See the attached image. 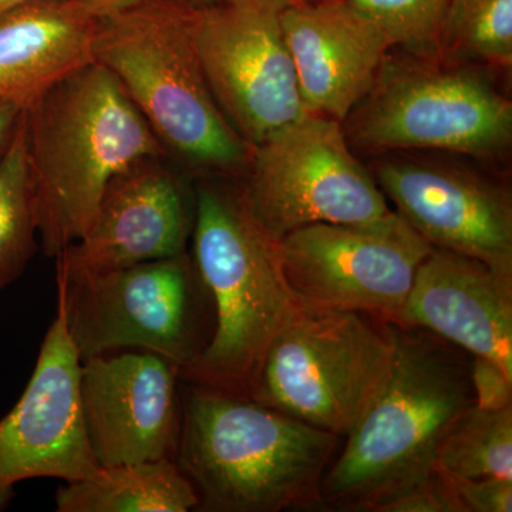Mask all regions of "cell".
Instances as JSON below:
<instances>
[{
	"instance_id": "cell-2",
	"label": "cell",
	"mask_w": 512,
	"mask_h": 512,
	"mask_svg": "<svg viewBox=\"0 0 512 512\" xmlns=\"http://www.w3.org/2000/svg\"><path fill=\"white\" fill-rule=\"evenodd\" d=\"M40 245L50 258L86 235L114 177L167 151L101 64L52 84L25 109Z\"/></svg>"
},
{
	"instance_id": "cell-21",
	"label": "cell",
	"mask_w": 512,
	"mask_h": 512,
	"mask_svg": "<svg viewBox=\"0 0 512 512\" xmlns=\"http://www.w3.org/2000/svg\"><path fill=\"white\" fill-rule=\"evenodd\" d=\"M37 235L23 113L8 153L0 161V293L28 268L39 248Z\"/></svg>"
},
{
	"instance_id": "cell-11",
	"label": "cell",
	"mask_w": 512,
	"mask_h": 512,
	"mask_svg": "<svg viewBox=\"0 0 512 512\" xmlns=\"http://www.w3.org/2000/svg\"><path fill=\"white\" fill-rule=\"evenodd\" d=\"M291 0H232L188 6L202 73L225 119L251 147L308 114L286 45L282 12Z\"/></svg>"
},
{
	"instance_id": "cell-25",
	"label": "cell",
	"mask_w": 512,
	"mask_h": 512,
	"mask_svg": "<svg viewBox=\"0 0 512 512\" xmlns=\"http://www.w3.org/2000/svg\"><path fill=\"white\" fill-rule=\"evenodd\" d=\"M446 476L453 485L464 512L512 511V480L507 478L473 480V478L454 477L450 474Z\"/></svg>"
},
{
	"instance_id": "cell-20",
	"label": "cell",
	"mask_w": 512,
	"mask_h": 512,
	"mask_svg": "<svg viewBox=\"0 0 512 512\" xmlns=\"http://www.w3.org/2000/svg\"><path fill=\"white\" fill-rule=\"evenodd\" d=\"M436 468L454 477L512 480V406L468 407L444 434Z\"/></svg>"
},
{
	"instance_id": "cell-1",
	"label": "cell",
	"mask_w": 512,
	"mask_h": 512,
	"mask_svg": "<svg viewBox=\"0 0 512 512\" xmlns=\"http://www.w3.org/2000/svg\"><path fill=\"white\" fill-rule=\"evenodd\" d=\"M392 325V369L323 477V510L380 512L426 483L448 427L476 404L471 355L427 330Z\"/></svg>"
},
{
	"instance_id": "cell-15",
	"label": "cell",
	"mask_w": 512,
	"mask_h": 512,
	"mask_svg": "<svg viewBox=\"0 0 512 512\" xmlns=\"http://www.w3.org/2000/svg\"><path fill=\"white\" fill-rule=\"evenodd\" d=\"M163 158H146L113 178L86 235L56 256L63 272H104L184 254L194 197Z\"/></svg>"
},
{
	"instance_id": "cell-16",
	"label": "cell",
	"mask_w": 512,
	"mask_h": 512,
	"mask_svg": "<svg viewBox=\"0 0 512 512\" xmlns=\"http://www.w3.org/2000/svg\"><path fill=\"white\" fill-rule=\"evenodd\" d=\"M282 28L306 110L339 123L365 99L394 47L375 20L345 0L291 2Z\"/></svg>"
},
{
	"instance_id": "cell-22",
	"label": "cell",
	"mask_w": 512,
	"mask_h": 512,
	"mask_svg": "<svg viewBox=\"0 0 512 512\" xmlns=\"http://www.w3.org/2000/svg\"><path fill=\"white\" fill-rule=\"evenodd\" d=\"M434 52L448 63H483L510 69L512 0H450Z\"/></svg>"
},
{
	"instance_id": "cell-19",
	"label": "cell",
	"mask_w": 512,
	"mask_h": 512,
	"mask_svg": "<svg viewBox=\"0 0 512 512\" xmlns=\"http://www.w3.org/2000/svg\"><path fill=\"white\" fill-rule=\"evenodd\" d=\"M197 495L174 460L101 468L96 477L64 483L57 512H188Z\"/></svg>"
},
{
	"instance_id": "cell-28",
	"label": "cell",
	"mask_w": 512,
	"mask_h": 512,
	"mask_svg": "<svg viewBox=\"0 0 512 512\" xmlns=\"http://www.w3.org/2000/svg\"><path fill=\"white\" fill-rule=\"evenodd\" d=\"M84 8L89 10L90 15L96 19L106 18V16L119 13L121 10L133 8L143 0H80Z\"/></svg>"
},
{
	"instance_id": "cell-29",
	"label": "cell",
	"mask_w": 512,
	"mask_h": 512,
	"mask_svg": "<svg viewBox=\"0 0 512 512\" xmlns=\"http://www.w3.org/2000/svg\"><path fill=\"white\" fill-rule=\"evenodd\" d=\"M42 2V0H0V16L10 12V10L20 8V6L30 5V3Z\"/></svg>"
},
{
	"instance_id": "cell-5",
	"label": "cell",
	"mask_w": 512,
	"mask_h": 512,
	"mask_svg": "<svg viewBox=\"0 0 512 512\" xmlns=\"http://www.w3.org/2000/svg\"><path fill=\"white\" fill-rule=\"evenodd\" d=\"M93 62L121 84L165 151L207 177H242L252 147L212 96L188 29V6L143 0L97 19Z\"/></svg>"
},
{
	"instance_id": "cell-6",
	"label": "cell",
	"mask_w": 512,
	"mask_h": 512,
	"mask_svg": "<svg viewBox=\"0 0 512 512\" xmlns=\"http://www.w3.org/2000/svg\"><path fill=\"white\" fill-rule=\"evenodd\" d=\"M56 282L57 306L82 360L147 350L183 372L210 345L214 306L188 251L113 271L56 269Z\"/></svg>"
},
{
	"instance_id": "cell-31",
	"label": "cell",
	"mask_w": 512,
	"mask_h": 512,
	"mask_svg": "<svg viewBox=\"0 0 512 512\" xmlns=\"http://www.w3.org/2000/svg\"><path fill=\"white\" fill-rule=\"evenodd\" d=\"M291 2H295V3H309V2H320V0H291Z\"/></svg>"
},
{
	"instance_id": "cell-23",
	"label": "cell",
	"mask_w": 512,
	"mask_h": 512,
	"mask_svg": "<svg viewBox=\"0 0 512 512\" xmlns=\"http://www.w3.org/2000/svg\"><path fill=\"white\" fill-rule=\"evenodd\" d=\"M375 20L393 46L427 56L434 52L441 19L450 0H345Z\"/></svg>"
},
{
	"instance_id": "cell-26",
	"label": "cell",
	"mask_w": 512,
	"mask_h": 512,
	"mask_svg": "<svg viewBox=\"0 0 512 512\" xmlns=\"http://www.w3.org/2000/svg\"><path fill=\"white\" fill-rule=\"evenodd\" d=\"M471 380L476 406L487 410L512 406V376L507 375L493 360L471 356Z\"/></svg>"
},
{
	"instance_id": "cell-10",
	"label": "cell",
	"mask_w": 512,
	"mask_h": 512,
	"mask_svg": "<svg viewBox=\"0 0 512 512\" xmlns=\"http://www.w3.org/2000/svg\"><path fill=\"white\" fill-rule=\"evenodd\" d=\"M282 274L305 311L369 313L400 325L433 247L390 211L365 224H313L275 242Z\"/></svg>"
},
{
	"instance_id": "cell-30",
	"label": "cell",
	"mask_w": 512,
	"mask_h": 512,
	"mask_svg": "<svg viewBox=\"0 0 512 512\" xmlns=\"http://www.w3.org/2000/svg\"><path fill=\"white\" fill-rule=\"evenodd\" d=\"M178 2L183 3L185 6H190V8L198 9L221 5V3L232 2V0H178Z\"/></svg>"
},
{
	"instance_id": "cell-12",
	"label": "cell",
	"mask_w": 512,
	"mask_h": 512,
	"mask_svg": "<svg viewBox=\"0 0 512 512\" xmlns=\"http://www.w3.org/2000/svg\"><path fill=\"white\" fill-rule=\"evenodd\" d=\"M80 366L82 357L57 306L25 392L0 419V511L9 507L23 481L72 483L100 473L84 430Z\"/></svg>"
},
{
	"instance_id": "cell-7",
	"label": "cell",
	"mask_w": 512,
	"mask_h": 512,
	"mask_svg": "<svg viewBox=\"0 0 512 512\" xmlns=\"http://www.w3.org/2000/svg\"><path fill=\"white\" fill-rule=\"evenodd\" d=\"M393 357L392 323L302 309L266 353L251 399L345 437L383 389Z\"/></svg>"
},
{
	"instance_id": "cell-17",
	"label": "cell",
	"mask_w": 512,
	"mask_h": 512,
	"mask_svg": "<svg viewBox=\"0 0 512 512\" xmlns=\"http://www.w3.org/2000/svg\"><path fill=\"white\" fill-rule=\"evenodd\" d=\"M400 325L487 357L512 376V279L478 259L433 248L417 271Z\"/></svg>"
},
{
	"instance_id": "cell-24",
	"label": "cell",
	"mask_w": 512,
	"mask_h": 512,
	"mask_svg": "<svg viewBox=\"0 0 512 512\" xmlns=\"http://www.w3.org/2000/svg\"><path fill=\"white\" fill-rule=\"evenodd\" d=\"M380 512H464L453 485L437 468L426 483L383 505Z\"/></svg>"
},
{
	"instance_id": "cell-3",
	"label": "cell",
	"mask_w": 512,
	"mask_h": 512,
	"mask_svg": "<svg viewBox=\"0 0 512 512\" xmlns=\"http://www.w3.org/2000/svg\"><path fill=\"white\" fill-rule=\"evenodd\" d=\"M340 437L256 402L183 380L175 464L204 512L319 507Z\"/></svg>"
},
{
	"instance_id": "cell-13",
	"label": "cell",
	"mask_w": 512,
	"mask_h": 512,
	"mask_svg": "<svg viewBox=\"0 0 512 512\" xmlns=\"http://www.w3.org/2000/svg\"><path fill=\"white\" fill-rule=\"evenodd\" d=\"M84 430L101 468L174 460L183 420L181 367L154 352L82 360Z\"/></svg>"
},
{
	"instance_id": "cell-18",
	"label": "cell",
	"mask_w": 512,
	"mask_h": 512,
	"mask_svg": "<svg viewBox=\"0 0 512 512\" xmlns=\"http://www.w3.org/2000/svg\"><path fill=\"white\" fill-rule=\"evenodd\" d=\"M96 25L80 0H42L0 16V99L26 109L66 74L93 62Z\"/></svg>"
},
{
	"instance_id": "cell-4",
	"label": "cell",
	"mask_w": 512,
	"mask_h": 512,
	"mask_svg": "<svg viewBox=\"0 0 512 512\" xmlns=\"http://www.w3.org/2000/svg\"><path fill=\"white\" fill-rule=\"evenodd\" d=\"M191 258L210 293V345L184 382L251 397L272 343L301 315L286 284L275 242L259 228L241 192L212 178L194 192Z\"/></svg>"
},
{
	"instance_id": "cell-9",
	"label": "cell",
	"mask_w": 512,
	"mask_h": 512,
	"mask_svg": "<svg viewBox=\"0 0 512 512\" xmlns=\"http://www.w3.org/2000/svg\"><path fill=\"white\" fill-rule=\"evenodd\" d=\"M242 177V200L272 242L308 225L365 224L392 211L342 123L320 114H305L252 147Z\"/></svg>"
},
{
	"instance_id": "cell-27",
	"label": "cell",
	"mask_w": 512,
	"mask_h": 512,
	"mask_svg": "<svg viewBox=\"0 0 512 512\" xmlns=\"http://www.w3.org/2000/svg\"><path fill=\"white\" fill-rule=\"evenodd\" d=\"M23 113H25V107L18 101L0 99V161L8 153Z\"/></svg>"
},
{
	"instance_id": "cell-14",
	"label": "cell",
	"mask_w": 512,
	"mask_h": 512,
	"mask_svg": "<svg viewBox=\"0 0 512 512\" xmlns=\"http://www.w3.org/2000/svg\"><path fill=\"white\" fill-rule=\"evenodd\" d=\"M375 180L433 248L478 259L512 279V200L504 185L458 165L393 158Z\"/></svg>"
},
{
	"instance_id": "cell-8",
	"label": "cell",
	"mask_w": 512,
	"mask_h": 512,
	"mask_svg": "<svg viewBox=\"0 0 512 512\" xmlns=\"http://www.w3.org/2000/svg\"><path fill=\"white\" fill-rule=\"evenodd\" d=\"M346 120V138L377 153L441 150L495 157L512 141L511 101L473 64L444 60H384L372 89Z\"/></svg>"
}]
</instances>
